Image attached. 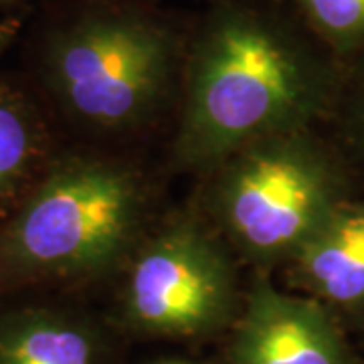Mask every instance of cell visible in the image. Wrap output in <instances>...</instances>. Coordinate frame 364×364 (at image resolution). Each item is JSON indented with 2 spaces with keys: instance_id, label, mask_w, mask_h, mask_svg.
<instances>
[{
  "instance_id": "cell-1",
  "label": "cell",
  "mask_w": 364,
  "mask_h": 364,
  "mask_svg": "<svg viewBox=\"0 0 364 364\" xmlns=\"http://www.w3.org/2000/svg\"><path fill=\"white\" fill-rule=\"evenodd\" d=\"M342 69L289 0H205L188 21L172 166L200 178L255 140L322 128Z\"/></svg>"
},
{
  "instance_id": "cell-2",
  "label": "cell",
  "mask_w": 364,
  "mask_h": 364,
  "mask_svg": "<svg viewBox=\"0 0 364 364\" xmlns=\"http://www.w3.org/2000/svg\"><path fill=\"white\" fill-rule=\"evenodd\" d=\"M191 16L160 0H67L43 26V85L77 128L140 136L176 107Z\"/></svg>"
},
{
  "instance_id": "cell-3",
  "label": "cell",
  "mask_w": 364,
  "mask_h": 364,
  "mask_svg": "<svg viewBox=\"0 0 364 364\" xmlns=\"http://www.w3.org/2000/svg\"><path fill=\"white\" fill-rule=\"evenodd\" d=\"M154 223L152 188L126 158H53L0 223V291L116 277Z\"/></svg>"
},
{
  "instance_id": "cell-4",
  "label": "cell",
  "mask_w": 364,
  "mask_h": 364,
  "mask_svg": "<svg viewBox=\"0 0 364 364\" xmlns=\"http://www.w3.org/2000/svg\"><path fill=\"white\" fill-rule=\"evenodd\" d=\"M363 184L324 128L273 134L200 176L195 205L241 265L279 272Z\"/></svg>"
},
{
  "instance_id": "cell-5",
  "label": "cell",
  "mask_w": 364,
  "mask_h": 364,
  "mask_svg": "<svg viewBox=\"0 0 364 364\" xmlns=\"http://www.w3.org/2000/svg\"><path fill=\"white\" fill-rule=\"evenodd\" d=\"M239 265L195 205L168 213L116 275V324L150 340L225 338L245 294Z\"/></svg>"
},
{
  "instance_id": "cell-6",
  "label": "cell",
  "mask_w": 364,
  "mask_h": 364,
  "mask_svg": "<svg viewBox=\"0 0 364 364\" xmlns=\"http://www.w3.org/2000/svg\"><path fill=\"white\" fill-rule=\"evenodd\" d=\"M225 364H364V356L330 308L253 272L225 334Z\"/></svg>"
},
{
  "instance_id": "cell-7",
  "label": "cell",
  "mask_w": 364,
  "mask_h": 364,
  "mask_svg": "<svg viewBox=\"0 0 364 364\" xmlns=\"http://www.w3.org/2000/svg\"><path fill=\"white\" fill-rule=\"evenodd\" d=\"M279 272L286 289L364 330V191L334 208Z\"/></svg>"
},
{
  "instance_id": "cell-8",
  "label": "cell",
  "mask_w": 364,
  "mask_h": 364,
  "mask_svg": "<svg viewBox=\"0 0 364 364\" xmlns=\"http://www.w3.org/2000/svg\"><path fill=\"white\" fill-rule=\"evenodd\" d=\"M0 364H114L112 332L77 308L26 304L0 312Z\"/></svg>"
},
{
  "instance_id": "cell-9",
  "label": "cell",
  "mask_w": 364,
  "mask_h": 364,
  "mask_svg": "<svg viewBox=\"0 0 364 364\" xmlns=\"http://www.w3.org/2000/svg\"><path fill=\"white\" fill-rule=\"evenodd\" d=\"M51 140L37 104L25 91L0 83V223L49 168Z\"/></svg>"
},
{
  "instance_id": "cell-10",
  "label": "cell",
  "mask_w": 364,
  "mask_h": 364,
  "mask_svg": "<svg viewBox=\"0 0 364 364\" xmlns=\"http://www.w3.org/2000/svg\"><path fill=\"white\" fill-rule=\"evenodd\" d=\"M322 128L350 162L364 191V53L344 63L336 100Z\"/></svg>"
},
{
  "instance_id": "cell-11",
  "label": "cell",
  "mask_w": 364,
  "mask_h": 364,
  "mask_svg": "<svg viewBox=\"0 0 364 364\" xmlns=\"http://www.w3.org/2000/svg\"><path fill=\"white\" fill-rule=\"evenodd\" d=\"M301 21L342 63L364 53V0H289Z\"/></svg>"
},
{
  "instance_id": "cell-12",
  "label": "cell",
  "mask_w": 364,
  "mask_h": 364,
  "mask_svg": "<svg viewBox=\"0 0 364 364\" xmlns=\"http://www.w3.org/2000/svg\"><path fill=\"white\" fill-rule=\"evenodd\" d=\"M21 33V21L9 16V18H0V55L6 51L13 45L16 37Z\"/></svg>"
},
{
  "instance_id": "cell-13",
  "label": "cell",
  "mask_w": 364,
  "mask_h": 364,
  "mask_svg": "<svg viewBox=\"0 0 364 364\" xmlns=\"http://www.w3.org/2000/svg\"><path fill=\"white\" fill-rule=\"evenodd\" d=\"M21 0H0V6H6V4H16Z\"/></svg>"
},
{
  "instance_id": "cell-14",
  "label": "cell",
  "mask_w": 364,
  "mask_h": 364,
  "mask_svg": "<svg viewBox=\"0 0 364 364\" xmlns=\"http://www.w3.org/2000/svg\"><path fill=\"white\" fill-rule=\"evenodd\" d=\"M168 364H182V363H168Z\"/></svg>"
}]
</instances>
